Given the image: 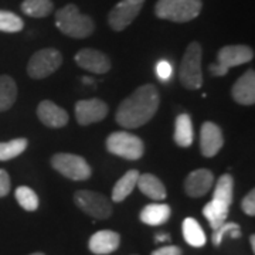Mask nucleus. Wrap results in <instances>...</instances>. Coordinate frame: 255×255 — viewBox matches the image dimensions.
<instances>
[{"label":"nucleus","mask_w":255,"mask_h":255,"mask_svg":"<svg viewBox=\"0 0 255 255\" xmlns=\"http://www.w3.org/2000/svg\"><path fill=\"white\" fill-rule=\"evenodd\" d=\"M214 174L209 169H197L191 172L184 180V190L190 197H201L213 187Z\"/></svg>","instance_id":"15"},{"label":"nucleus","mask_w":255,"mask_h":255,"mask_svg":"<svg viewBox=\"0 0 255 255\" xmlns=\"http://www.w3.org/2000/svg\"><path fill=\"white\" fill-rule=\"evenodd\" d=\"M63 64V55L55 48H41L31 55L27 64V74L34 80H41L55 73Z\"/></svg>","instance_id":"7"},{"label":"nucleus","mask_w":255,"mask_h":255,"mask_svg":"<svg viewBox=\"0 0 255 255\" xmlns=\"http://www.w3.org/2000/svg\"><path fill=\"white\" fill-rule=\"evenodd\" d=\"M155 240H156V243H163V241H169L170 237H169L167 234H157Z\"/></svg>","instance_id":"34"},{"label":"nucleus","mask_w":255,"mask_h":255,"mask_svg":"<svg viewBox=\"0 0 255 255\" xmlns=\"http://www.w3.org/2000/svg\"><path fill=\"white\" fill-rule=\"evenodd\" d=\"M108 105L101 100H82L75 104V118L80 125L101 122L108 115Z\"/></svg>","instance_id":"11"},{"label":"nucleus","mask_w":255,"mask_h":255,"mask_svg":"<svg viewBox=\"0 0 255 255\" xmlns=\"http://www.w3.org/2000/svg\"><path fill=\"white\" fill-rule=\"evenodd\" d=\"M233 230H241L240 226H238L237 223H223L219 228H216L214 230V233H213V237H211V241H213V244L216 247H219L221 244V241H223V237L226 236V234H230Z\"/></svg>","instance_id":"29"},{"label":"nucleus","mask_w":255,"mask_h":255,"mask_svg":"<svg viewBox=\"0 0 255 255\" xmlns=\"http://www.w3.org/2000/svg\"><path fill=\"white\" fill-rule=\"evenodd\" d=\"M233 98L240 105H254L255 102V73L248 70L238 78L233 87Z\"/></svg>","instance_id":"17"},{"label":"nucleus","mask_w":255,"mask_h":255,"mask_svg":"<svg viewBox=\"0 0 255 255\" xmlns=\"http://www.w3.org/2000/svg\"><path fill=\"white\" fill-rule=\"evenodd\" d=\"M54 9L51 0H24L21 3V10L30 17L41 18L48 16Z\"/></svg>","instance_id":"25"},{"label":"nucleus","mask_w":255,"mask_h":255,"mask_svg":"<svg viewBox=\"0 0 255 255\" xmlns=\"http://www.w3.org/2000/svg\"><path fill=\"white\" fill-rule=\"evenodd\" d=\"M51 164L58 173L71 180H87L92 173L91 166L87 160L73 153H57L53 156Z\"/></svg>","instance_id":"9"},{"label":"nucleus","mask_w":255,"mask_h":255,"mask_svg":"<svg viewBox=\"0 0 255 255\" xmlns=\"http://www.w3.org/2000/svg\"><path fill=\"white\" fill-rule=\"evenodd\" d=\"M150 255H182V250L176 246H164L155 250Z\"/></svg>","instance_id":"33"},{"label":"nucleus","mask_w":255,"mask_h":255,"mask_svg":"<svg viewBox=\"0 0 255 255\" xmlns=\"http://www.w3.org/2000/svg\"><path fill=\"white\" fill-rule=\"evenodd\" d=\"M136 186L139 187V190L142 191L145 196H147L149 199H152V200L160 201L166 199V194H167L166 187H164L162 180L159 177H156L155 174H139Z\"/></svg>","instance_id":"19"},{"label":"nucleus","mask_w":255,"mask_h":255,"mask_svg":"<svg viewBox=\"0 0 255 255\" xmlns=\"http://www.w3.org/2000/svg\"><path fill=\"white\" fill-rule=\"evenodd\" d=\"M224 145V136L219 125L213 122H204L200 130V149L203 156L213 157Z\"/></svg>","instance_id":"13"},{"label":"nucleus","mask_w":255,"mask_h":255,"mask_svg":"<svg viewBox=\"0 0 255 255\" xmlns=\"http://www.w3.org/2000/svg\"><path fill=\"white\" fill-rule=\"evenodd\" d=\"M203 50L197 41H193L186 48L180 67V82L187 90H199L203 84L201 73Z\"/></svg>","instance_id":"4"},{"label":"nucleus","mask_w":255,"mask_h":255,"mask_svg":"<svg viewBox=\"0 0 255 255\" xmlns=\"http://www.w3.org/2000/svg\"><path fill=\"white\" fill-rule=\"evenodd\" d=\"M250 243H251L253 251H255V236H251V237H250Z\"/></svg>","instance_id":"35"},{"label":"nucleus","mask_w":255,"mask_h":255,"mask_svg":"<svg viewBox=\"0 0 255 255\" xmlns=\"http://www.w3.org/2000/svg\"><path fill=\"white\" fill-rule=\"evenodd\" d=\"M75 63L81 68L94 74H105L111 70L108 55L95 48H82L75 54Z\"/></svg>","instance_id":"12"},{"label":"nucleus","mask_w":255,"mask_h":255,"mask_svg":"<svg viewBox=\"0 0 255 255\" xmlns=\"http://www.w3.org/2000/svg\"><path fill=\"white\" fill-rule=\"evenodd\" d=\"M183 237L189 246L196 247V248L204 247L207 241L206 233L203 231L199 221L193 217H187L183 221Z\"/></svg>","instance_id":"23"},{"label":"nucleus","mask_w":255,"mask_h":255,"mask_svg":"<svg viewBox=\"0 0 255 255\" xmlns=\"http://www.w3.org/2000/svg\"><path fill=\"white\" fill-rule=\"evenodd\" d=\"M156 75H157V78L160 81H169L172 78V75H173V67H172V64L169 63V61H166V60H160L157 63V65H156Z\"/></svg>","instance_id":"30"},{"label":"nucleus","mask_w":255,"mask_h":255,"mask_svg":"<svg viewBox=\"0 0 255 255\" xmlns=\"http://www.w3.org/2000/svg\"><path fill=\"white\" fill-rule=\"evenodd\" d=\"M24 23L16 13L7 10H0V31L4 33H17L23 30Z\"/></svg>","instance_id":"28"},{"label":"nucleus","mask_w":255,"mask_h":255,"mask_svg":"<svg viewBox=\"0 0 255 255\" xmlns=\"http://www.w3.org/2000/svg\"><path fill=\"white\" fill-rule=\"evenodd\" d=\"M254 58V51L248 46H226L220 48L217 63L210 65V73L216 77H223L230 68L250 63Z\"/></svg>","instance_id":"5"},{"label":"nucleus","mask_w":255,"mask_h":255,"mask_svg":"<svg viewBox=\"0 0 255 255\" xmlns=\"http://www.w3.org/2000/svg\"><path fill=\"white\" fill-rule=\"evenodd\" d=\"M241 207H243V211L246 213L247 216H254L255 214V191L254 190L250 191L246 197L243 199Z\"/></svg>","instance_id":"31"},{"label":"nucleus","mask_w":255,"mask_h":255,"mask_svg":"<svg viewBox=\"0 0 255 255\" xmlns=\"http://www.w3.org/2000/svg\"><path fill=\"white\" fill-rule=\"evenodd\" d=\"M27 147V139L18 137L9 142H0V160H10L21 155Z\"/></svg>","instance_id":"26"},{"label":"nucleus","mask_w":255,"mask_h":255,"mask_svg":"<svg viewBox=\"0 0 255 255\" xmlns=\"http://www.w3.org/2000/svg\"><path fill=\"white\" fill-rule=\"evenodd\" d=\"M75 204L94 219H110L112 214V203L104 194L91 190H78L74 196Z\"/></svg>","instance_id":"8"},{"label":"nucleus","mask_w":255,"mask_h":255,"mask_svg":"<svg viewBox=\"0 0 255 255\" xmlns=\"http://www.w3.org/2000/svg\"><path fill=\"white\" fill-rule=\"evenodd\" d=\"M10 191V176L6 170L0 169V197L7 196Z\"/></svg>","instance_id":"32"},{"label":"nucleus","mask_w":255,"mask_h":255,"mask_svg":"<svg viewBox=\"0 0 255 255\" xmlns=\"http://www.w3.org/2000/svg\"><path fill=\"white\" fill-rule=\"evenodd\" d=\"M37 117L48 128H63L68 124V114L51 101H41L37 107Z\"/></svg>","instance_id":"16"},{"label":"nucleus","mask_w":255,"mask_h":255,"mask_svg":"<svg viewBox=\"0 0 255 255\" xmlns=\"http://www.w3.org/2000/svg\"><path fill=\"white\" fill-rule=\"evenodd\" d=\"M145 4V0H121L110 11L108 21L112 30L122 31L136 18Z\"/></svg>","instance_id":"10"},{"label":"nucleus","mask_w":255,"mask_h":255,"mask_svg":"<svg viewBox=\"0 0 255 255\" xmlns=\"http://www.w3.org/2000/svg\"><path fill=\"white\" fill-rule=\"evenodd\" d=\"M55 26L65 36L73 38H85L91 36L95 28L92 18L87 14H82L73 3L65 4L63 9L57 11Z\"/></svg>","instance_id":"2"},{"label":"nucleus","mask_w":255,"mask_h":255,"mask_svg":"<svg viewBox=\"0 0 255 255\" xmlns=\"http://www.w3.org/2000/svg\"><path fill=\"white\" fill-rule=\"evenodd\" d=\"M17 98V87L9 75H0V112L10 110Z\"/></svg>","instance_id":"24"},{"label":"nucleus","mask_w":255,"mask_h":255,"mask_svg":"<svg viewBox=\"0 0 255 255\" xmlns=\"http://www.w3.org/2000/svg\"><path fill=\"white\" fill-rule=\"evenodd\" d=\"M107 149L111 153L128 160H137L145 152V145L140 137L129 132H114L107 139Z\"/></svg>","instance_id":"6"},{"label":"nucleus","mask_w":255,"mask_h":255,"mask_svg":"<svg viewBox=\"0 0 255 255\" xmlns=\"http://www.w3.org/2000/svg\"><path fill=\"white\" fill-rule=\"evenodd\" d=\"M139 172L137 170H129L124 174L118 182L115 183L114 189H112V200L115 203H121L127 199L128 196L133 191L136 187L137 177H139Z\"/></svg>","instance_id":"22"},{"label":"nucleus","mask_w":255,"mask_h":255,"mask_svg":"<svg viewBox=\"0 0 255 255\" xmlns=\"http://www.w3.org/2000/svg\"><path fill=\"white\" fill-rule=\"evenodd\" d=\"M172 210L167 204L163 203H153V204H147L140 211V221L147 226H160L164 224L167 220L170 219Z\"/></svg>","instance_id":"20"},{"label":"nucleus","mask_w":255,"mask_h":255,"mask_svg":"<svg viewBox=\"0 0 255 255\" xmlns=\"http://www.w3.org/2000/svg\"><path fill=\"white\" fill-rule=\"evenodd\" d=\"M233 191H234V179L230 174H223L216 183V189L213 193V200L209 204L220 213L228 214L230 206L233 203Z\"/></svg>","instance_id":"14"},{"label":"nucleus","mask_w":255,"mask_h":255,"mask_svg":"<svg viewBox=\"0 0 255 255\" xmlns=\"http://www.w3.org/2000/svg\"><path fill=\"white\" fill-rule=\"evenodd\" d=\"M16 200L17 203L26 210V211H36L38 207V197H37L36 191L31 190L27 186H20L16 189Z\"/></svg>","instance_id":"27"},{"label":"nucleus","mask_w":255,"mask_h":255,"mask_svg":"<svg viewBox=\"0 0 255 255\" xmlns=\"http://www.w3.org/2000/svg\"><path fill=\"white\" fill-rule=\"evenodd\" d=\"M201 0H157L155 13L159 18L174 23H186L200 14Z\"/></svg>","instance_id":"3"},{"label":"nucleus","mask_w":255,"mask_h":255,"mask_svg":"<svg viewBox=\"0 0 255 255\" xmlns=\"http://www.w3.org/2000/svg\"><path fill=\"white\" fill-rule=\"evenodd\" d=\"M160 104L159 91L153 84H145L136 88L127 100L121 102L115 119L125 129L143 127L155 117Z\"/></svg>","instance_id":"1"},{"label":"nucleus","mask_w":255,"mask_h":255,"mask_svg":"<svg viewBox=\"0 0 255 255\" xmlns=\"http://www.w3.org/2000/svg\"><path fill=\"white\" fill-rule=\"evenodd\" d=\"M30 255H44V254H41V253H34V254H30Z\"/></svg>","instance_id":"36"},{"label":"nucleus","mask_w":255,"mask_h":255,"mask_svg":"<svg viewBox=\"0 0 255 255\" xmlns=\"http://www.w3.org/2000/svg\"><path fill=\"white\" fill-rule=\"evenodd\" d=\"M194 139V130H193V122L190 115L182 114L176 118L174 125V142L182 147H189Z\"/></svg>","instance_id":"21"},{"label":"nucleus","mask_w":255,"mask_h":255,"mask_svg":"<svg viewBox=\"0 0 255 255\" xmlns=\"http://www.w3.org/2000/svg\"><path fill=\"white\" fill-rule=\"evenodd\" d=\"M121 243L118 233L111 230H101L90 238V250L95 255H108L117 251Z\"/></svg>","instance_id":"18"}]
</instances>
